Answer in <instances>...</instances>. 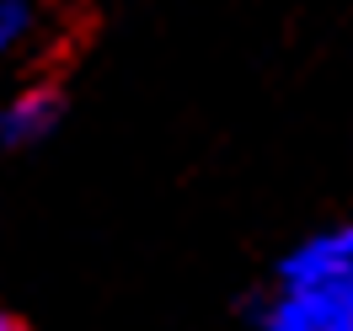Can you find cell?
Segmentation results:
<instances>
[{
    "label": "cell",
    "instance_id": "2",
    "mask_svg": "<svg viewBox=\"0 0 353 331\" xmlns=\"http://www.w3.org/2000/svg\"><path fill=\"white\" fill-rule=\"evenodd\" d=\"M59 123V96L43 86L17 91L11 102H0V150H32L43 145Z\"/></svg>",
    "mask_w": 353,
    "mask_h": 331
},
{
    "label": "cell",
    "instance_id": "4",
    "mask_svg": "<svg viewBox=\"0 0 353 331\" xmlns=\"http://www.w3.org/2000/svg\"><path fill=\"white\" fill-rule=\"evenodd\" d=\"M327 235H332V246H337V251H343V257L353 262V220L343 224V230H327Z\"/></svg>",
    "mask_w": 353,
    "mask_h": 331
},
{
    "label": "cell",
    "instance_id": "1",
    "mask_svg": "<svg viewBox=\"0 0 353 331\" xmlns=\"http://www.w3.org/2000/svg\"><path fill=\"white\" fill-rule=\"evenodd\" d=\"M252 331H353V262L332 235H310L279 273V299Z\"/></svg>",
    "mask_w": 353,
    "mask_h": 331
},
{
    "label": "cell",
    "instance_id": "3",
    "mask_svg": "<svg viewBox=\"0 0 353 331\" xmlns=\"http://www.w3.org/2000/svg\"><path fill=\"white\" fill-rule=\"evenodd\" d=\"M32 0H0V54H11V48H22L32 38Z\"/></svg>",
    "mask_w": 353,
    "mask_h": 331
},
{
    "label": "cell",
    "instance_id": "5",
    "mask_svg": "<svg viewBox=\"0 0 353 331\" xmlns=\"http://www.w3.org/2000/svg\"><path fill=\"white\" fill-rule=\"evenodd\" d=\"M0 331H22V326H17V321H11V315H6V310H0Z\"/></svg>",
    "mask_w": 353,
    "mask_h": 331
}]
</instances>
